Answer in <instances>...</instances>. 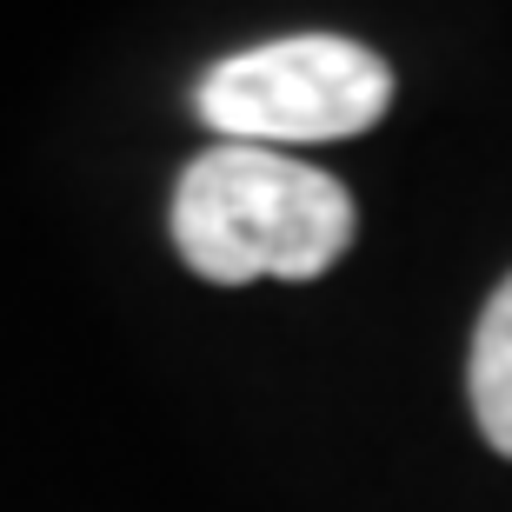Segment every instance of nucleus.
<instances>
[{
	"instance_id": "obj_1",
	"label": "nucleus",
	"mask_w": 512,
	"mask_h": 512,
	"mask_svg": "<svg viewBox=\"0 0 512 512\" xmlns=\"http://www.w3.org/2000/svg\"><path fill=\"white\" fill-rule=\"evenodd\" d=\"M173 247L213 286L320 280L353 247V193L273 147H207L173 187Z\"/></svg>"
},
{
	"instance_id": "obj_2",
	"label": "nucleus",
	"mask_w": 512,
	"mask_h": 512,
	"mask_svg": "<svg viewBox=\"0 0 512 512\" xmlns=\"http://www.w3.org/2000/svg\"><path fill=\"white\" fill-rule=\"evenodd\" d=\"M193 107L233 147H320L380 127L393 107V67L353 34H286L220 60Z\"/></svg>"
},
{
	"instance_id": "obj_3",
	"label": "nucleus",
	"mask_w": 512,
	"mask_h": 512,
	"mask_svg": "<svg viewBox=\"0 0 512 512\" xmlns=\"http://www.w3.org/2000/svg\"><path fill=\"white\" fill-rule=\"evenodd\" d=\"M466 393H473V419H479V433H486V446L512 459V280L479 313Z\"/></svg>"
}]
</instances>
